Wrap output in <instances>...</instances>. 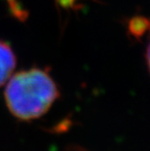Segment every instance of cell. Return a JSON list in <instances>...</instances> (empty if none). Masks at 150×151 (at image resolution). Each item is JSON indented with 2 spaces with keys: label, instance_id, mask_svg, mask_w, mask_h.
I'll return each instance as SVG.
<instances>
[{
  "label": "cell",
  "instance_id": "6da1fadb",
  "mask_svg": "<svg viewBox=\"0 0 150 151\" xmlns=\"http://www.w3.org/2000/svg\"><path fill=\"white\" fill-rule=\"evenodd\" d=\"M4 96L9 111L20 120L29 121L43 116L60 92L47 70L30 68L9 78Z\"/></svg>",
  "mask_w": 150,
  "mask_h": 151
},
{
  "label": "cell",
  "instance_id": "7a4b0ae2",
  "mask_svg": "<svg viewBox=\"0 0 150 151\" xmlns=\"http://www.w3.org/2000/svg\"><path fill=\"white\" fill-rule=\"evenodd\" d=\"M15 67L16 57L14 52L7 43L0 40V86L8 81Z\"/></svg>",
  "mask_w": 150,
  "mask_h": 151
},
{
  "label": "cell",
  "instance_id": "3957f363",
  "mask_svg": "<svg viewBox=\"0 0 150 151\" xmlns=\"http://www.w3.org/2000/svg\"><path fill=\"white\" fill-rule=\"evenodd\" d=\"M128 31L136 40L150 35V20L142 16H136L128 22Z\"/></svg>",
  "mask_w": 150,
  "mask_h": 151
},
{
  "label": "cell",
  "instance_id": "277c9868",
  "mask_svg": "<svg viewBox=\"0 0 150 151\" xmlns=\"http://www.w3.org/2000/svg\"><path fill=\"white\" fill-rule=\"evenodd\" d=\"M9 5L12 12L17 16L18 18H24V13L23 11V9L21 8V6L19 5V3L17 0H8Z\"/></svg>",
  "mask_w": 150,
  "mask_h": 151
},
{
  "label": "cell",
  "instance_id": "5b68a950",
  "mask_svg": "<svg viewBox=\"0 0 150 151\" xmlns=\"http://www.w3.org/2000/svg\"><path fill=\"white\" fill-rule=\"evenodd\" d=\"M146 62H147V65L150 71V44L148 45L147 50H146Z\"/></svg>",
  "mask_w": 150,
  "mask_h": 151
}]
</instances>
